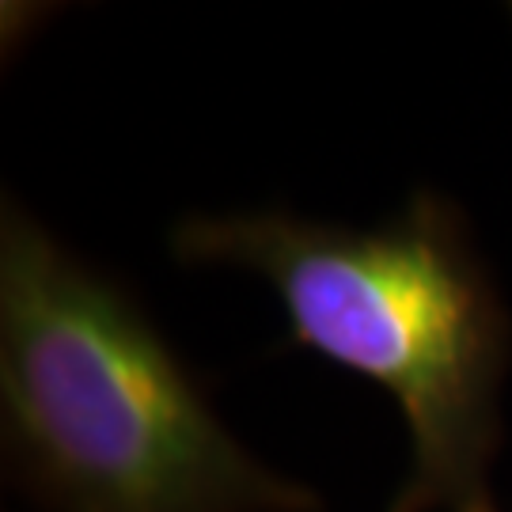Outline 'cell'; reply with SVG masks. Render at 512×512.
I'll list each match as a JSON object with an SVG mask.
<instances>
[{
  "mask_svg": "<svg viewBox=\"0 0 512 512\" xmlns=\"http://www.w3.org/2000/svg\"><path fill=\"white\" fill-rule=\"evenodd\" d=\"M0 410L57 512H319L239 444L122 289L23 205L0 213Z\"/></svg>",
  "mask_w": 512,
  "mask_h": 512,
  "instance_id": "cell-1",
  "label": "cell"
},
{
  "mask_svg": "<svg viewBox=\"0 0 512 512\" xmlns=\"http://www.w3.org/2000/svg\"><path fill=\"white\" fill-rule=\"evenodd\" d=\"M171 251L262 277L300 346L399 403L410 467L391 512H501L490 471L509 319L452 205L418 194L376 228L293 213L186 217Z\"/></svg>",
  "mask_w": 512,
  "mask_h": 512,
  "instance_id": "cell-2",
  "label": "cell"
}]
</instances>
